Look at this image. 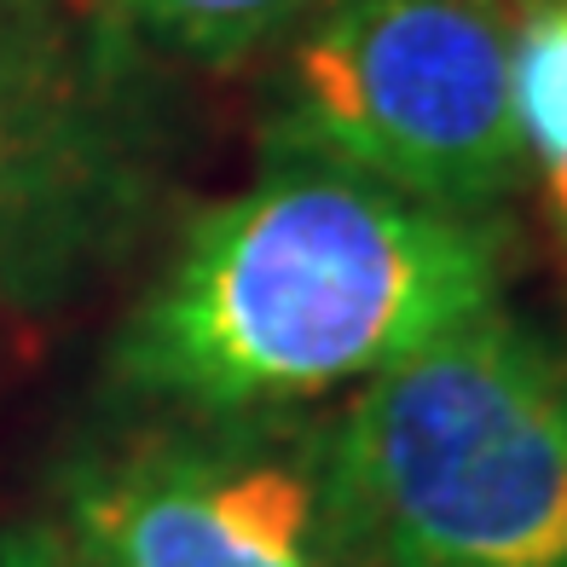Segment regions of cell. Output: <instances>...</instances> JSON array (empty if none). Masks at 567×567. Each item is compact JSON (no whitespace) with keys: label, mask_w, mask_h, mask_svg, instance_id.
<instances>
[{"label":"cell","mask_w":567,"mask_h":567,"mask_svg":"<svg viewBox=\"0 0 567 567\" xmlns=\"http://www.w3.org/2000/svg\"><path fill=\"white\" fill-rule=\"evenodd\" d=\"M504 284L498 215L272 157L186 220L127 307L111 371L168 417L313 411L504 301Z\"/></svg>","instance_id":"obj_1"},{"label":"cell","mask_w":567,"mask_h":567,"mask_svg":"<svg viewBox=\"0 0 567 567\" xmlns=\"http://www.w3.org/2000/svg\"><path fill=\"white\" fill-rule=\"evenodd\" d=\"M324 452L365 567H567V353L509 301L342 394Z\"/></svg>","instance_id":"obj_2"},{"label":"cell","mask_w":567,"mask_h":567,"mask_svg":"<svg viewBox=\"0 0 567 567\" xmlns=\"http://www.w3.org/2000/svg\"><path fill=\"white\" fill-rule=\"evenodd\" d=\"M509 82L515 0H319L278 47L267 151L498 215L527 186Z\"/></svg>","instance_id":"obj_3"},{"label":"cell","mask_w":567,"mask_h":567,"mask_svg":"<svg viewBox=\"0 0 567 567\" xmlns=\"http://www.w3.org/2000/svg\"><path fill=\"white\" fill-rule=\"evenodd\" d=\"M82 567H365L330 481L324 417H163L59 470Z\"/></svg>","instance_id":"obj_4"},{"label":"cell","mask_w":567,"mask_h":567,"mask_svg":"<svg viewBox=\"0 0 567 567\" xmlns=\"http://www.w3.org/2000/svg\"><path fill=\"white\" fill-rule=\"evenodd\" d=\"M151 197L127 64L64 7L0 12V290L53 296Z\"/></svg>","instance_id":"obj_5"},{"label":"cell","mask_w":567,"mask_h":567,"mask_svg":"<svg viewBox=\"0 0 567 567\" xmlns=\"http://www.w3.org/2000/svg\"><path fill=\"white\" fill-rule=\"evenodd\" d=\"M515 127L527 151V186L538 192L567 255V0H515Z\"/></svg>","instance_id":"obj_6"},{"label":"cell","mask_w":567,"mask_h":567,"mask_svg":"<svg viewBox=\"0 0 567 567\" xmlns=\"http://www.w3.org/2000/svg\"><path fill=\"white\" fill-rule=\"evenodd\" d=\"M99 7H111L116 23L174 59L231 70L278 53L319 0H99Z\"/></svg>","instance_id":"obj_7"},{"label":"cell","mask_w":567,"mask_h":567,"mask_svg":"<svg viewBox=\"0 0 567 567\" xmlns=\"http://www.w3.org/2000/svg\"><path fill=\"white\" fill-rule=\"evenodd\" d=\"M0 567H82L53 527H7L0 533Z\"/></svg>","instance_id":"obj_8"},{"label":"cell","mask_w":567,"mask_h":567,"mask_svg":"<svg viewBox=\"0 0 567 567\" xmlns=\"http://www.w3.org/2000/svg\"><path fill=\"white\" fill-rule=\"evenodd\" d=\"M35 7H82V0H0V12H35Z\"/></svg>","instance_id":"obj_9"},{"label":"cell","mask_w":567,"mask_h":567,"mask_svg":"<svg viewBox=\"0 0 567 567\" xmlns=\"http://www.w3.org/2000/svg\"><path fill=\"white\" fill-rule=\"evenodd\" d=\"M82 7H93V0H82Z\"/></svg>","instance_id":"obj_10"}]
</instances>
